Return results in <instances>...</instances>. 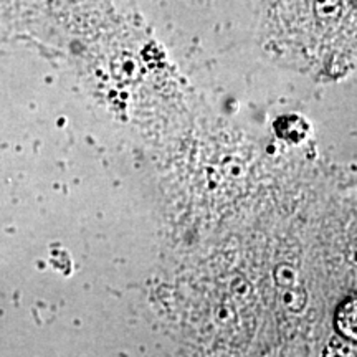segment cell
Wrapping results in <instances>:
<instances>
[{
    "mask_svg": "<svg viewBox=\"0 0 357 357\" xmlns=\"http://www.w3.org/2000/svg\"><path fill=\"white\" fill-rule=\"evenodd\" d=\"M354 19V0H275L270 25L298 38L328 40L351 37Z\"/></svg>",
    "mask_w": 357,
    "mask_h": 357,
    "instance_id": "obj_1",
    "label": "cell"
}]
</instances>
